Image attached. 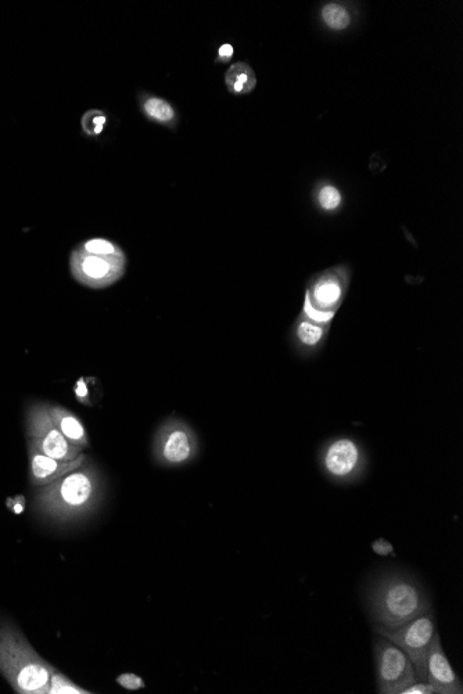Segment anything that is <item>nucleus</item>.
<instances>
[{
    "mask_svg": "<svg viewBox=\"0 0 463 694\" xmlns=\"http://www.w3.org/2000/svg\"><path fill=\"white\" fill-rule=\"evenodd\" d=\"M426 681L437 694H462L463 683L445 654L439 632L434 635L426 657Z\"/></svg>",
    "mask_w": 463,
    "mask_h": 694,
    "instance_id": "1a4fd4ad",
    "label": "nucleus"
},
{
    "mask_svg": "<svg viewBox=\"0 0 463 694\" xmlns=\"http://www.w3.org/2000/svg\"><path fill=\"white\" fill-rule=\"evenodd\" d=\"M118 683L124 686L125 689L129 690H138L145 688V682H143L142 679L139 678V676H136L134 674L120 676V678H118Z\"/></svg>",
    "mask_w": 463,
    "mask_h": 694,
    "instance_id": "b1692460",
    "label": "nucleus"
},
{
    "mask_svg": "<svg viewBox=\"0 0 463 694\" xmlns=\"http://www.w3.org/2000/svg\"><path fill=\"white\" fill-rule=\"evenodd\" d=\"M141 107L143 114L157 124L167 125V127H174L177 124V113L167 100L145 95L142 96Z\"/></svg>",
    "mask_w": 463,
    "mask_h": 694,
    "instance_id": "4468645a",
    "label": "nucleus"
},
{
    "mask_svg": "<svg viewBox=\"0 0 463 694\" xmlns=\"http://www.w3.org/2000/svg\"><path fill=\"white\" fill-rule=\"evenodd\" d=\"M107 124V114L102 110H89L82 115L81 127L86 136L96 138L102 135Z\"/></svg>",
    "mask_w": 463,
    "mask_h": 694,
    "instance_id": "f3484780",
    "label": "nucleus"
},
{
    "mask_svg": "<svg viewBox=\"0 0 463 694\" xmlns=\"http://www.w3.org/2000/svg\"><path fill=\"white\" fill-rule=\"evenodd\" d=\"M321 16L323 23L333 31L346 30L351 23L350 13L347 12L346 7L337 5V3H329L323 7Z\"/></svg>",
    "mask_w": 463,
    "mask_h": 694,
    "instance_id": "2eb2a0df",
    "label": "nucleus"
},
{
    "mask_svg": "<svg viewBox=\"0 0 463 694\" xmlns=\"http://www.w3.org/2000/svg\"><path fill=\"white\" fill-rule=\"evenodd\" d=\"M361 451L353 440L342 438L332 442L323 455V466L336 480H347L360 469Z\"/></svg>",
    "mask_w": 463,
    "mask_h": 694,
    "instance_id": "9b49d317",
    "label": "nucleus"
},
{
    "mask_svg": "<svg viewBox=\"0 0 463 694\" xmlns=\"http://www.w3.org/2000/svg\"><path fill=\"white\" fill-rule=\"evenodd\" d=\"M104 480L88 458L78 469L43 487L35 488V510L53 523H77L91 516L103 502Z\"/></svg>",
    "mask_w": 463,
    "mask_h": 694,
    "instance_id": "f257e3e1",
    "label": "nucleus"
},
{
    "mask_svg": "<svg viewBox=\"0 0 463 694\" xmlns=\"http://www.w3.org/2000/svg\"><path fill=\"white\" fill-rule=\"evenodd\" d=\"M376 685L380 694H400L407 686L419 681L411 658L386 636L373 638Z\"/></svg>",
    "mask_w": 463,
    "mask_h": 694,
    "instance_id": "39448f33",
    "label": "nucleus"
},
{
    "mask_svg": "<svg viewBox=\"0 0 463 694\" xmlns=\"http://www.w3.org/2000/svg\"><path fill=\"white\" fill-rule=\"evenodd\" d=\"M368 609L376 632L394 631L432 610V599L414 575L386 571L369 586Z\"/></svg>",
    "mask_w": 463,
    "mask_h": 694,
    "instance_id": "f03ea898",
    "label": "nucleus"
},
{
    "mask_svg": "<svg viewBox=\"0 0 463 694\" xmlns=\"http://www.w3.org/2000/svg\"><path fill=\"white\" fill-rule=\"evenodd\" d=\"M323 330L314 323L303 322L299 327V337L304 344L315 345L321 340Z\"/></svg>",
    "mask_w": 463,
    "mask_h": 694,
    "instance_id": "412c9836",
    "label": "nucleus"
},
{
    "mask_svg": "<svg viewBox=\"0 0 463 694\" xmlns=\"http://www.w3.org/2000/svg\"><path fill=\"white\" fill-rule=\"evenodd\" d=\"M48 402H31L25 409V434L27 445L38 449L50 458L70 462L84 451L64 437L49 415Z\"/></svg>",
    "mask_w": 463,
    "mask_h": 694,
    "instance_id": "20e7f679",
    "label": "nucleus"
},
{
    "mask_svg": "<svg viewBox=\"0 0 463 694\" xmlns=\"http://www.w3.org/2000/svg\"><path fill=\"white\" fill-rule=\"evenodd\" d=\"M340 296H342V287L335 279L322 280L314 290L315 300L325 307L336 304Z\"/></svg>",
    "mask_w": 463,
    "mask_h": 694,
    "instance_id": "dca6fc26",
    "label": "nucleus"
},
{
    "mask_svg": "<svg viewBox=\"0 0 463 694\" xmlns=\"http://www.w3.org/2000/svg\"><path fill=\"white\" fill-rule=\"evenodd\" d=\"M233 55H235V49H233V46L229 45V43H225V45L220 46V49H218V61H220V63H226V61L231 60Z\"/></svg>",
    "mask_w": 463,
    "mask_h": 694,
    "instance_id": "a878e982",
    "label": "nucleus"
},
{
    "mask_svg": "<svg viewBox=\"0 0 463 694\" xmlns=\"http://www.w3.org/2000/svg\"><path fill=\"white\" fill-rule=\"evenodd\" d=\"M373 552L378 553L380 556L393 555V545L390 544L386 539L380 538L378 541L373 542L372 545Z\"/></svg>",
    "mask_w": 463,
    "mask_h": 694,
    "instance_id": "393cba45",
    "label": "nucleus"
},
{
    "mask_svg": "<svg viewBox=\"0 0 463 694\" xmlns=\"http://www.w3.org/2000/svg\"><path fill=\"white\" fill-rule=\"evenodd\" d=\"M400 694H437L436 689L433 688L427 681H416L412 685L407 686Z\"/></svg>",
    "mask_w": 463,
    "mask_h": 694,
    "instance_id": "4be33fe9",
    "label": "nucleus"
},
{
    "mask_svg": "<svg viewBox=\"0 0 463 694\" xmlns=\"http://www.w3.org/2000/svg\"><path fill=\"white\" fill-rule=\"evenodd\" d=\"M340 203H342V196H340L339 190L333 188V186H325L319 192V204H321L323 210H336Z\"/></svg>",
    "mask_w": 463,
    "mask_h": 694,
    "instance_id": "aec40b11",
    "label": "nucleus"
},
{
    "mask_svg": "<svg viewBox=\"0 0 463 694\" xmlns=\"http://www.w3.org/2000/svg\"><path fill=\"white\" fill-rule=\"evenodd\" d=\"M154 458L164 466H181L197 455L192 429L181 420H168L154 438Z\"/></svg>",
    "mask_w": 463,
    "mask_h": 694,
    "instance_id": "6e6552de",
    "label": "nucleus"
},
{
    "mask_svg": "<svg viewBox=\"0 0 463 694\" xmlns=\"http://www.w3.org/2000/svg\"><path fill=\"white\" fill-rule=\"evenodd\" d=\"M89 379H80L75 384V397L82 405H91V398H89Z\"/></svg>",
    "mask_w": 463,
    "mask_h": 694,
    "instance_id": "5701e85b",
    "label": "nucleus"
},
{
    "mask_svg": "<svg viewBox=\"0 0 463 694\" xmlns=\"http://www.w3.org/2000/svg\"><path fill=\"white\" fill-rule=\"evenodd\" d=\"M56 670L39 656L14 622L0 618V674L14 693L48 694Z\"/></svg>",
    "mask_w": 463,
    "mask_h": 694,
    "instance_id": "7ed1b4c3",
    "label": "nucleus"
},
{
    "mask_svg": "<svg viewBox=\"0 0 463 694\" xmlns=\"http://www.w3.org/2000/svg\"><path fill=\"white\" fill-rule=\"evenodd\" d=\"M376 634L386 636L391 642L404 650L414 664L419 681H426V657L437 634V622L434 611L429 610L422 616L414 618L394 631H379Z\"/></svg>",
    "mask_w": 463,
    "mask_h": 694,
    "instance_id": "0eeeda50",
    "label": "nucleus"
},
{
    "mask_svg": "<svg viewBox=\"0 0 463 694\" xmlns=\"http://www.w3.org/2000/svg\"><path fill=\"white\" fill-rule=\"evenodd\" d=\"M78 247H80L82 251H85V253L93 255H117L122 253V248L120 246H117V244L111 242V240L102 239V237L86 240V242L81 243Z\"/></svg>",
    "mask_w": 463,
    "mask_h": 694,
    "instance_id": "6ab92c4d",
    "label": "nucleus"
},
{
    "mask_svg": "<svg viewBox=\"0 0 463 694\" xmlns=\"http://www.w3.org/2000/svg\"><path fill=\"white\" fill-rule=\"evenodd\" d=\"M85 459L86 456L82 453L77 459L63 462V460L43 455L38 449L28 445V463H30L28 478H30V484L32 487L38 488L53 483V481L59 480L60 477L66 476L70 471L78 469L85 462Z\"/></svg>",
    "mask_w": 463,
    "mask_h": 694,
    "instance_id": "9d476101",
    "label": "nucleus"
},
{
    "mask_svg": "<svg viewBox=\"0 0 463 694\" xmlns=\"http://www.w3.org/2000/svg\"><path fill=\"white\" fill-rule=\"evenodd\" d=\"M127 255H93L75 247L70 255V271L73 278L89 289H106L125 275Z\"/></svg>",
    "mask_w": 463,
    "mask_h": 694,
    "instance_id": "423d86ee",
    "label": "nucleus"
},
{
    "mask_svg": "<svg viewBox=\"0 0 463 694\" xmlns=\"http://www.w3.org/2000/svg\"><path fill=\"white\" fill-rule=\"evenodd\" d=\"M48 409L50 417H52L53 422L59 427L64 437L75 447L86 451L89 448V435L86 433L84 424L78 419L77 415L56 404H49Z\"/></svg>",
    "mask_w": 463,
    "mask_h": 694,
    "instance_id": "f8f14e48",
    "label": "nucleus"
},
{
    "mask_svg": "<svg viewBox=\"0 0 463 694\" xmlns=\"http://www.w3.org/2000/svg\"><path fill=\"white\" fill-rule=\"evenodd\" d=\"M89 690L82 689L81 686L75 685L66 675L61 674L59 670L53 672L50 678V686L48 694H91Z\"/></svg>",
    "mask_w": 463,
    "mask_h": 694,
    "instance_id": "a211bd4d",
    "label": "nucleus"
},
{
    "mask_svg": "<svg viewBox=\"0 0 463 694\" xmlns=\"http://www.w3.org/2000/svg\"><path fill=\"white\" fill-rule=\"evenodd\" d=\"M226 86L233 95H247L256 89L257 78L247 63H235L225 75Z\"/></svg>",
    "mask_w": 463,
    "mask_h": 694,
    "instance_id": "ddd939ff",
    "label": "nucleus"
}]
</instances>
